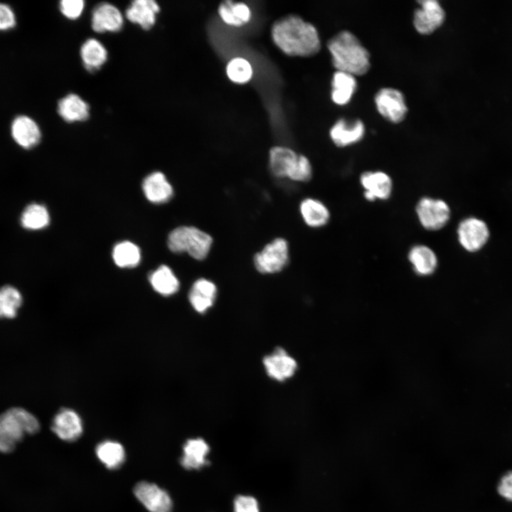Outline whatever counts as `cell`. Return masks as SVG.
<instances>
[{
  "label": "cell",
  "mask_w": 512,
  "mask_h": 512,
  "mask_svg": "<svg viewBox=\"0 0 512 512\" xmlns=\"http://www.w3.org/2000/svg\"><path fill=\"white\" fill-rule=\"evenodd\" d=\"M327 47L337 70L353 75H363L368 70L369 53L353 33L340 32L328 41Z\"/></svg>",
  "instance_id": "obj_2"
},
{
  "label": "cell",
  "mask_w": 512,
  "mask_h": 512,
  "mask_svg": "<svg viewBox=\"0 0 512 512\" xmlns=\"http://www.w3.org/2000/svg\"><path fill=\"white\" fill-rule=\"evenodd\" d=\"M115 264L120 267H133L137 266L141 258L139 247L129 241L117 244L112 252Z\"/></svg>",
  "instance_id": "obj_32"
},
{
  "label": "cell",
  "mask_w": 512,
  "mask_h": 512,
  "mask_svg": "<svg viewBox=\"0 0 512 512\" xmlns=\"http://www.w3.org/2000/svg\"><path fill=\"white\" fill-rule=\"evenodd\" d=\"M122 15L112 4L102 3L92 11V28L95 32H117L122 28Z\"/></svg>",
  "instance_id": "obj_14"
},
{
  "label": "cell",
  "mask_w": 512,
  "mask_h": 512,
  "mask_svg": "<svg viewBox=\"0 0 512 512\" xmlns=\"http://www.w3.org/2000/svg\"><path fill=\"white\" fill-rule=\"evenodd\" d=\"M226 73L231 81L243 84L251 79L252 69L246 59L235 58L228 62L226 66Z\"/></svg>",
  "instance_id": "obj_33"
},
{
  "label": "cell",
  "mask_w": 512,
  "mask_h": 512,
  "mask_svg": "<svg viewBox=\"0 0 512 512\" xmlns=\"http://www.w3.org/2000/svg\"><path fill=\"white\" fill-rule=\"evenodd\" d=\"M84 4L82 0H63L60 2V10L68 18L75 19L81 15Z\"/></svg>",
  "instance_id": "obj_34"
},
{
  "label": "cell",
  "mask_w": 512,
  "mask_h": 512,
  "mask_svg": "<svg viewBox=\"0 0 512 512\" xmlns=\"http://www.w3.org/2000/svg\"><path fill=\"white\" fill-rule=\"evenodd\" d=\"M89 110L87 103L75 94L66 95L58 104L59 115L69 123L87 119L90 115Z\"/></svg>",
  "instance_id": "obj_22"
},
{
  "label": "cell",
  "mask_w": 512,
  "mask_h": 512,
  "mask_svg": "<svg viewBox=\"0 0 512 512\" xmlns=\"http://www.w3.org/2000/svg\"><path fill=\"white\" fill-rule=\"evenodd\" d=\"M263 364L267 375L278 381L292 377L297 368L296 361L281 347H277L272 354L266 356L263 358Z\"/></svg>",
  "instance_id": "obj_13"
},
{
  "label": "cell",
  "mask_w": 512,
  "mask_h": 512,
  "mask_svg": "<svg viewBox=\"0 0 512 512\" xmlns=\"http://www.w3.org/2000/svg\"><path fill=\"white\" fill-rule=\"evenodd\" d=\"M146 198L155 203L168 201L173 195V188L165 176L159 171L147 176L142 184Z\"/></svg>",
  "instance_id": "obj_20"
},
{
  "label": "cell",
  "mask_w": 512,
  "mask_h": 512,
  "mask_svg": "<svg viewBox=\"0 0 512 512\" xmlns=\"http://www.w3.org/2000/svg\"><path fill=\"white\" fill-rule=\"evenodd\" d=\"M16 25V17L11 7L0 3V31L12 28Z\"/></svg>",
  "instance_id": "obj_36"
},
{
  "label": "cell",
  "mask_w": 512,
  "mask_h": 512,
  "mask_svg": "<svg viewBox=\"0 0 512 512\" xmlns=\"http://www.w3.org/2000/svg\"><path fill=\"white\" fill-rule=\"evenodd\" d=\"M11 131L14 140L24 149L34 147L39 143L41 137L38 124L25 115L18 116L14 119Z\"/></svg>",
  "instance_id": "obj_16"
},
{
  "label": "cell",
  "mask_w": 512,
  "mask_h": 512,
  "mask_svg": "<svg viewBox=\"0 0 512 512\" xmlns=\"http://www.w3.org/2000/svg\"><path fill=\"white\" fill-rule=\"evenodd\" d=\"M153 289L163 296H171L179 289V282L172 270L166 265L160 266L149 277Z\"/></svg>",
  "instance_id": "obj_29"
},
{
  "label": "cell",
  "mask_w": 512,
  "mask_h": 512,
  "mask_svg": "<svg viewBox=\"0 0 512 512\" xmlns=\"http://www.w3.org/2000/svg\"><path fill=\"white\" fill-rule=\"evenodd\" d=\"M408 259L415 272L422 276L432 274L437 266L434 251L425 245L414 246L409 252Z\"/></svg>",
  "instance_id": "obj_24"
},
{
  "label": "cell",
  "mask_w": 512,
  "mask_h": 512,
  "mask_svg": "<svg viewBox=\"0 0 512 512\" xmlns=\"http://www.w3.org/2000/svg\"><path fill=\"white\" fill-rule=\"evenodd\" d=\"M159 6L154 0H135L126 11L127 18L139 25L143 29H150L156 21Z\"/></svg>",
  "instance_id": "obj_18"
},
{
  "label": "cell",
  "mask_w": 512,
  "mask_h": 512,
  "mask_svg": "<svg viewBox=\"0 0 512 512\" xmlns=\"http://www.w3.org/2000/svg\"><path fill=\"white\" fill-rule=\"evenodd\" d=\"M289 262V245L282 238H277L267 243L253 258L255 267L262 274L278 273Z\"/></svg>",
  "instance_id": "obj_5"
},
{
  "label": "cell",
  "mask_w": 512,
  "mask_h": 512,
  "mask_svg": "<svg viewBox=\"0 0 512 512\" xmlns=\"http://www.w3.org/2000/svg\"><path fill=\"white\" fill-rule=\"evenodd\" d=\"M209 446L201 438L189 439L183 447L181 466L186 469H199L207 463Z\"/></svg>",
  "instance_id": "obj_21"
},
{
  "label": "cell",
  "mask_w": 512,
  "mask_h": 512,
  "mask_svg": "<svg viewBox=\"0 0 512 512\" xmlns=\"http://www.w3.org/2000/svg\"><path fill=\"white\" fill-rule=\"evenodd\" d=\"M331 99L334 103L343 105L347 104L356 88L354 75L337 70L334 73L332 82Z\"/></svg>",
  "instance_id": "obj_25"
},
{
  "label": "cell",
  "mask_w": 512,
  "mask_h": 512,
  "mask_svg": "<svg viewBox=\"0 0 512 512\" xmlns=\"http://www.w3.org/2000/svg\"><path fill=\"white\" fill-rule=\"evenodd\" d=\"M218 14L221 19L228 25L242 26L251 18L250 8L242 2L230 0L223 1L218 6Z\"/></svg>",
  "instance_id": "obj_26"
},
{
  "label": "cell",
  "mask_w": 512,
  "mask_h": 512,
  "mask_svg": "<svg viewBox=\"0 0 512 512\" xmlns=\"http://www.w3.org/2000/svg\"><path fill=\"white\" fill-rule=\"evenodd\" d=\"M419 3L420 7L414 16L415 28L420 33H432L443 23L444 11L435 0H423Z\"/></svg>",
  "instance_id": "obj_12"
},
{
  "label": "cell",
  "mask_w": 512,
  "mask_h": 512,
  "mask_svg": "<svg viewBox=\"0 0 512 512\" xmlns=\"http://www.w3.org/2000/svg\"><path fill=\"white\" fill-rule=\"evenodd\" d=\"M364 132V125L361 120L347 122L341 119L331 128L330 137L336 146L343 147L360 141Z\"/></svg>",
  "instance_id": "obj_19"
},
{
  "label": "cell",
  "mask_w": 512,
  "mask_h": 512,
  "mask_svg": "<svg viewBox=\"0 0 512 512\" xmlns=\"http://www.w3.org/2000/svg\"><path fill=\"white\" fill-rule=\"evenodd\" d=\"M271 35L274 44L290 56H311L321 48L316 28L297 15L289 14L274 21Z\"/></svg>",
  "instance_id": "obj_1"
},
{
  "label": "cell",
  "mask_w": 512,
  "mask_h": 512,
  "mask_svg": "<svg viewBox=\"0 0 512 512\" xmlns=\"http://www.w3.org/2000/svg\"><path fill=\"white\" fill-rule=\"evenodd\" d=\"M458 240L466 251L473 252L481 250L487 242L490 231L482 220L469 217L462 220L457 228Z\"/></svg>",
  "instance_id": "obj_7"
},
{
  "label": "cell",
  "mask_w": 512,
  "mask_h": 512,
  "mask_svg": "<svg viewBox=\"0 0 512 512\" xmlns=\"http://www.w3.org/2000/svg\"><path fill=\"white\" fill-rule=\"evenodd\" d=\"M39 430L38 419L26 410H7L0 415V452H11L26 434H33Z\"/></svg>",
  "instance_id": "obj_3"
},
{
  "label": "cell",
  "mask_w": 512,
  "mask_h": 512,
  "mask_svg": "<svg viewBox=\"0 0 512 512\" xmlns=\"http://www.w3.org/2000/svg\"><path fill=\"white\" fill-rule=\"evenodd\" d=\"M216 295L215 284L209 279L200 278L193 284L188 293V300L197 312L204 313L213 306Z\"/></svg>",
  "instance_id": "obj_17"
},
{
  "label": "cell",
  "mask_w": 512,
  "mask_h": 512,
  "mask_svg": "<svg viewBox=\"0 0 512 512\" xmlns=\"http://www.w3.org/2000/svg\"><path fill=\"white\" fill-rule=\"evenodd\" d=\"M80 56L86 70L93 73L106 62L107 51L99 41L90 38L82 45Z\"/></svg>",
  "instance_id": "obj_27"
},
{
  "label": "cell",
  "mask_w": 512,
  "mask_h": 512,
  "mask_svg": "<svg viewBox=\"0 0 512 512\" xmlns=\"http://www.w3.org/2000/svg\"><path fill=\"white\" fill-rule=\"evenodd\" d=\"M234 512H259L257 501L250 496H238L234 501Z\"/></svg>",
  "instance_id": "obj_35"
},
{
  "label": "cell",
  "mask_w": 512,
  "mask_h": 512,
  "mask_svg": "<svg viewBox=\"0 0 512 512\" xmlns=\"http://www.w3.org/2000/svg\"><path fill=\"white\" fill-rule=\"evenodd\" d=\"M364 188V196L368 201L388 199L392 193L393 182L390 176L382 171H367L360 178Z\"/></svg>",
  "instance_id": "obj_15"
},
{
  "label": "cell",
  "mask_w": 512,
  "mask_h": 512,
  "mask_svg": "<svg viewBox=\"0 0 512 512\" xmlns=\"http://www.w3.org/2000/svg\"><path fill=\"white\" fill-rule=\"evenodd\" d=\"M95 452L99 460L110 469L119 468L125 460L123 446L115 441L105 440L99 443Z\"/></svg>",
  "instance_id": "obj_28"
},
{
  "label": "cell",
  "mask_w": 512,
  "mask_h": 512,
  "mask_svg": "<svg viewBox=\"0 0 512 512\" xmlns=\"http://www.w3.org/2000/svg\"><path fill=\"white\" fill-rule=\"evenodd\" d=\"M416 213L421 225L430 230L443 228L450 218V209L445 201L428 197L420 200Z\"/></svg>",
  "instance_id": "obj_6"
},
{
  "label": "cell",
  "mask_w": 512,
  "mask_h": 512,
  "mask_svg": "<svg viewBox=\"0 0 512 512\" xmlns=\"http://www.w3.org/2000/svg\"><path fill=\"white\" fill-rule=\"evenodd\" d=\"M49 223L50 215L47 208L39 203L28 205L21 215V224L27 230H41L46 228Z\"/></svg>",
  "instance_id": "obj_30"
},
{
  "label": "cell",
  "mask_w": 512,
  "mask_h": 512,
  "mask_svg": "<svg viewBox=\"0 0 512 512\" xmlns=\"http://www.w3.org/2000/svg\"><path fill=\"white\" fill-rule=\"evenodd\" d=\"M300 161V154L285 146H273L269 152V168L279 178L294 180Z\"/></svg>",
  "instance_id": "obj_9"
},
{
  "label": "cell",
  "mask_w": 512,
  "mask_h": 512,
  "mask_svg": "<svg viewBox=\"0 0 512 512\" xmlns=\"http://www.w3.org/2000/svg\"><path fill=\"white\" fill-rule=\"evenodd\" d=\"M299 211L304 223L311 228H320L329 220L330 213L320 201L307 198L299 205Z\"/></svg>",
  "instance_id": "obj_23"
},
{
  "label": "cell",
  "mask_w": 512,
  "mask_h": 512,
  "mask_svg": "<svg viewBox=\"0 0 512 512\" xmlns=\"http://www.w3.org/2000/svg\"><path fill=\"white\" fill-rule=\"evenodd\" d=\"M379 113L389 121L400 122L406 114L407 108L402 94L393 88H383L375 97Z\"/></svg>",
  "instance_id": "obj_10"
},
{
  "label": "cell",
  "mask_w": 512,
  "mask_h": 512,
  "mask_svg": "<svg viewBox=\"0 0 512 512\" xmlns=\"http://www.w3.org/2000/svg\"><path fill=\"white\" fill-rule=\"evenodd\" d=\"M23 302L21 292L14 287L5 285L0 288V318L12 319L17 315Z\"/></svg>",
  "instance_id": "obj_31"
},
{
  "label": "cell",
  "mask_w": 512,
  "mask_h": 512,
  "mask_svg": "<svg viewBox=\"0 0 512 512\" xmlns=\"http://www.w3.org/2000/svg\"><path fill=\"white\" fill-rule=\"evenodd\" d=\"M497 490L500 496L512 502V471H508L501 477Z\"/></svg>",
  "instance_id": "obj_37"
},
{
  "label": "cell",
  "mask_w": 512,
  "mask_h": 512,
  "mask_svg": "<svg viewBox=\"0 0 512 512\" xmlns=\"http://www.w3.org/2000/svg\"><path fill=\"white\" fill-rule=\"evenodd\" d=\"M213 242L208 233L198 228L181 226L169 233L167 244L173 252H186L195 260H203L208 255Z\"/></svg>",
  "instance_id": "obj_4"
},
{
  "label": "cell",
  "mask_w": 512,
  "mask_h": 512,
  "mask_svg": "<svg viewBox=\"0 0 512 512\" xmlns=\"http://www.w3.org/2000/svg\"><path fill=\"white\" fill-rule=\"evenodd\" d=\"M134 494L150 512H171L173 503L169 494L155 484L140 481L135 485Z\"/></svg>",
  "instance_id": "obj_8"
},
{
  "label": "cell",
  "mask_w": 512,
  "mask_h": 512,
  "mask_svg": "<svg viewBox=\"0 0 512 512\" xmlns=\"http://www.w3.org/2000/svg\"><path fill=\"white\" fill-rule=\"evenodd\" d=\"M51 430L60 439L73 442L80 438L82 434V421L76 411L63 407L54 416Z\"/></svg>",
  "instance_id": "obj_11"
}]
</instances>
